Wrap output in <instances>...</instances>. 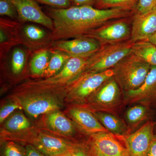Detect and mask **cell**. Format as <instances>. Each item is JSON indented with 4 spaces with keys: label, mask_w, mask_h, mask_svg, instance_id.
Segmentation results:
<instances>
[{
    "label": "cell",
    "mask_w": 156,
    "mask_h": 156,
    "mask_svg": "<svg viewBox=\"0 0 156 156\" xmlns=\"http://www.w3.org/2000/svg\"><path fill=\"white\" fill-rule=\"evenodd\" d=\"M46 14L53 20L52 41L83 36L112 20L132 17L133 11L121 9H98L91 6L65 9L48 7Z\"/></svg>",
    "instance_id": "cell-1"
},
{
    "label": "cell",
    "mask_w": 156,
    "mask_h": 156,
    "mask_svg": "<svg viewBox=\"0 0 156 156\" xmlns=\"http://www.w3.org/2000/svg\"><path fill=\"white\" fill-rule=\"evenodd\" d=\"M88 59L71 57L55 75L42 80L26 81L14 89V93L43 92L65 97L70 85L85 71Z\"/></svg>",
    "instance_id": "cell-2"
},
{
    "label": "cell",
    "mask_w": 156,
    "mask_h": 156,
    "mask_svg": "<svg viewBox=\"0 0 156 156\" xmlns=\"http://www.w3.org/2000/svg\"><path fill=\"white\" fill-rule=\"evenodd\" d=\"M151 66L131 53L112 69L123 92L138 89L144 83Z\"/></svg>",
    "instance_id": "cell-3"
},
{
    "label": "cell",
    "mask_w": 156,
    "mask_h": 156,
    "mask_svg": "<svg viewBox=\"0 0 156 156\" xmlns=\"http://www.w3.org/2000/svg\"><path fill=\"white\" fill-rule=\"evenodd\" d=\"M29 130L17 134V142L25 146L31 144L46 156H59L69 152L78 142L65 139L44 130L30 133Z\"/></svg>",
    "instance_id": "cell-4"
},
{
    "label": "cell",
    "mask_w": 156,
    "mask_h": 156,
    "mask_svg": "<svg viewBox=\"0 0 156 156\" xmlns=\"http://www.w3.org/2000/svg\"><path fill=\"white\" fill-rule=\"evenodd\" d=\"M82 105L92 111L118 115L124 104V94L114 77L110 79L92 94Z\"/></svg>",
    "instance_id": "cell-5"
},
{
    "label": "cell",
    "mask_w": 156,
    "mask_h": 156,
    "mask_svg": "<svg viewBox=\"0 0 156 156\" xmlns=\"http://www.w3.org/2000/svg\"><path fill=\"white\" fill-rule=\"evenodd\" d=\"M114 75L112 69L99 73L84 72L70 85L65 96L66 100L73 104H83L101 85Z\"/></svg>",
    "instance_id": "cell-6"
},
{
    "label": "cell",
    "mask_w": 156,
    "mask_h": 156,
    "mask_svg": "<svg viewBox=\"0 0 156 156\" xmlns=\"http://www.w3.org/2000/svg\"><path fill=\"white\" fill-rule=\"evenodd\" d=\"M134 44V42L130 40L101 47L88 58L84 72L99 73L113 68L131 53Z\"/></svg>",
    "instance_id": "cell-7"
},
{
    "label": "cell",
    "mask_w": 156,
    "mask_h": 156,
    "mask_svg": "<svg viewBox=\"0 0 156 156\" xmlns=\"http://www.w3.org/2000/svg\"><path fill=\"white\" fill-rule=\"evenodd\" d=\"M83 142L89 156H130L125 136L98 132L89 135Z\"/></svg>",
    "instance_id": "cell-8"
},
{
    "label": "cell",
    "mask_w": 156,
    "mask_h": 156,
    "mask_svg": "<svg viewBox=\"0 0 156 156\" xmlns=\"http://www.w3.org/2000/svg\"><path fill=\"white\" fill-rule=\"evenodd\" d=\"M12 99L20 105L23 109L34 119L51 112L59 110L62 107L61 96L43 92L13 93Z\"/></svg>",
    "instance_id": "cell-9"
},
{
    "label": "cell",
    "mask_w": 156,
    "mask_h": 156,
    "mask_svg": "<svg viewBox=\"0 0 156 156\" xmlns=\"http://www.w3.org/2000/svg\"><path fill=\"white\" fill-rule=\"evenodd\" d=\"M132 16L109 20L84 36L95 39L101 47L129 41L131 40Z\"/></svg>",
    "instance_id": "cell-10"
},
{
    "label": "cell",
    "mask_w": 156,
    "mask_h": 156,
    "mask_svg": "<svg viewBox=\"0 0 156 156\" xmlns=\"http://www.w3.org/2000/svg\"><path fill=\"white\" fill-rule=\"evenodd\" d=\"M50 48L70 57L88 58L100 50L101 47L95 39L83 36L69 40L54 41Z\"/></svg>",
    "instance_id": "cell-11"
},
{
    "label": "cell",
    "mask_w": 156,
    "mask_h": 156,
    "mask_svg": "<svg viewBox=\"0 0 156 156\" xmlns=\"http://www.w3.org/2000/svg\"><path fill=\"white\" fill-rule=\"evenodd\" d=\"M41 123L45 131H51L52 134L71 141H79L75 138L80 130L71 119L60 110L44 115Z\"/></svg>",
    "instance_id": "cell-12"
},
{
    "label": "cell",
    "mask_w": 156,
    "mask_h": 156,
    "mask_svg": "<svg viewBox=\"0 0 156 156\" xmlns=\"http://www.w3.org/2000/svg\"><path fill=\"white\" fill-rule=\"evenodd\" d=\"M154 121L149 120L139 128L125 136L130 156H146L152 144L156 138Z\"/></svg>",
    "instance_id": "cell-13"
},
{
    "label": "cell",
    "mask_w": 156,
    "mask_h": 156,
    "mask_svg": "<svg viewBox=\"0 0 156 156\" xmlns=\"http://www.w3.org/2000/svg\"><path fill=\"white\" fill-rule=\"evenodd\" d=\"M66 113L82 134L88 136L101 132H109L89 109L82 105L73 104Z\"/></svg>",
    "instance_id": "cell-14"
},
{
    "label": "cell",
    "mask_w": 156,
    "mask_h": 156,
    "mask_svg": "<svg viewBox=\"0 0 156 156\" xmlns=\"http://www.w3.org/2000/svg\"><path fill=\"white\" fill-rule=\"evenodd\" d=\"M124 104H142L156 106V66H151L144 83L135 90L123 92Z\"/></svg>",
    "instance_id": "cell-15"
},
{
    "label": "cell",
    "mask_w": 156,
    "mask_h": 156,
    "mask_svg": "<svg viewBox=\"0 0 156 156\" xmlns=\"http://www.w3.org/2000/svg\"><path fill=\"white\" fill-rule=\"evenodd\" d=\"M17 9L19 22L39 24L53 31V20L44 13L36 0H11Z\"/></svg>",
    "instance_id": "cell-16"
},
{
    "label": "cell",
    "mask_w": 156,
    "mask_h": 156,
    "mask_svg": "<svg viewBox=\"0 0 156 156\" xmlns=\"http://www.w3.org/2000/svg\"><path fill=\"white\" fill-rule=\"evenodd\" d=\"M22 45L30 52L50 48L51 31L48 33L35 23H22L20 29Z\"/></svg>",
    "instance_id": "cell-17"
},
{
    "label": "cell",
    "mask_w": 156,
    "mask_h": 156,
    "mask_svg": "<svg viewBox=\"0 0 156 156\" xmlns=\"http://www.w3.org/2000/svg\"><path fill=\"white\" fill-rule=\"evenodd\" d=\"M22 23L12 19L0 18V58L5 59L13 47L22 45L20 29Z\"/></svg>",
    "instance_id": "cell-18"
},
{
    "label": "cell",
    "mask_w": 156,
    "mask_h": 156,
    "mask_svg": "<svg viewBox=\"0 0 156 156\" xmlns=\"http://www.w3.org/2000/svg\"><path fill=\"white\" fill-rule=\"evenodd\" d=\"M156 32V9L145 14L134 13L132 17L131 40L146 41Z\"/></svg>",
    "instance_id": "cell-19"
},
{
    "label": "cell",
    "mask_w": 156,
    "mask_h": 156,
    "mask_svg": "<svg viewBox=\"0 0 156 156\" xmlns=\"http://www.w3.org/2000/svg\"><path fill=\"white\" fill-rule=\"evenodd\" d=\"M153 108L142 104H134L126 111L125 121L128 127L129 134L137 130L140 125L149 120H152L155 115Z\"/></svg>",
    "instance_id": "cell-20"
},
{
    "label": "cell",
    "mask_w": 156,
    "mask_h": 156,
    "mask_svg": "<svg viewBox=\"0 0 156 156\" xmlns=\"http://www.w3.org/2000/svg\"><path fill=\"white\" fill-rule=\"evenodd\" d=\"M91 111L101 124L109 132L122 136L129 134L128 128L125 121L120 119L119 116L105 112Z\"/></svg>",
    "instance_id": "cell-21"
},
{
    "label": "cell",
    "mask_w": 156,
    "mask_h": 156,
    "mask_svg": "<svg viewBox=\"0 0 156 156\" xmlns=\"http://www.w3.org/2000/svg\"><path fill=\"white\" fill-rule=\"evenodd\" d=\"M51 54L50 48H44L34 52L30 62V69L33 76L42 77L48 68Z\"/></svg>",
    "instance_id": "cell-22"
},
{
    "label": "cell",
    "mask_w": 156,
    "mask_h": 156,
    "mask_svg": "<svg viewBox=\"0 0 156 156\" xmlns=\"http://www.w3.org/2000/svg\"><path fill=\"white\" fill-rule=\"evenodd\" d=\"M31 127V123L25 115L21 112H16L6 120L3 131L10 133H18L27 131Z\"/></svg>",
    "instance_id": "cell-23"
},
{
    "label": "cell",
    "mask_w": 156,
    "mask_h": 156,
    "mask_svg": "<svg viewBox=\"0 0 156 156\" xmlns=\"http://www.w3.org/2000/svg\"><path fill=\"white\" fill-rule=\"evenodd\" d=\"M131 53L139 56L151 66H156V46L147 41L135 42Z\"/></svg>",
    "instance_id": "cell-24"
},
{
    "label": "cell",
    "mask_w": 156,
    "mask_h": 156,
    "mask_svg": "<svg viewBox=\"0 0 156 156\" xmlns=\"http://www.w3.org/2000/svg\"><path fill=\"white\" fill-rule=\"evenodd\" d=\"M51 50L50 61L48 68L42 76L44 78L50 77L59 72L71 57L62 52L53 50L51 48Z\"/></svg>",
    "instance_id": "cell-25"
},
{
    "label": "cell",
    "mask_w": 156,
    "mask_h": 156,
    "mask_svg": "<svg viewBox=\"0 0 156 156\" xmlns=\"http://www.w3.org/2000/svg\"><path fill=\"white\" fill-rule=\"evenodd\" d=\"M28 50L20 48H14L11 58V71L15 76L19 75L25 68L28 58Z\"/></svg>",
    "instance_id": "cell-26"
},
{
    "label": "cell",
    "mask_w": 156,
    "mask_h": 156,
    "mask_svg": "<svg viewBox=\"0 0 156 156\" xmlns=\"http://www.w3.org/2000/svg\"><path fill=\"white\" fill-rule=\"evenodd\" d=\"M138 0H97L95 8L98 9H121L135 12Z\"/></svg>",
    "instance_id": "cell-27"
},
{
    "label": "cell",
    "mask_w": 156,
    "mask_h": 156,
    "mask_svg": "<svg viewBox=\"0 0 156 156\" xmlns=\"http://www.w3.org/2000/svg\"><path fill=\"white\" fill-rule=\"evenodd\" d=\"M1 156H26L25 147L12 141L1 142Z\"/></svg>",
    "instance_id": "cell-28"
},
{
    "label": "cell",
    "mask_w": 156,
    "mask_h": 156,
    "mask_svg": "<svg viewBox=\"0 0 156 156\" xmlns=\"http://www.w3.org/2000/svg\"><path fill=\"white\" fill-rule=\"evenodd\" d=\"M0 15L19 22L17 9L11 0H0Z\"/></svg>",
    "instance_id": "cell-29"
},
{
    "label": "cell",
    "mask_w": 156,
    "mask_h": 156,
    "mask_svg": "<svg viewBox=\"0 0 156 156\" xmlns=\"http://www.w3.org/2000/svg\"><path fill=\"white\" fill-rule=\"evenodd\" d=\"M7 104L2 106L0 111V123L4 122L16 110L23 109L20 105L16 101Z\"/></svg>",
    "instance_id": "cell-30"
},
{
    "label": "cell",
    "mask_w": 156,
    "mask_h": 156,
    "mask_svg": "<svg viewBox=\"0 0 156 156\" xmlns=\"http://www.w3.org/2000/svg\"><path fill=\"white\" fill-rule=\"evenodd\" d=\"M156 9V0H138L134 13L145 14Z\"/></svg>",
    "instance_id": "cell-31"
},
{
    "label": "cell",
    "mask_w": 156,
    "mask_h": 156,
    "mask_svg": "<svg viewBox=\"0 0 156 156\" xmlns=\"http://www.w3.org/2000/svg\"><path fill=\"white\" fill-rule=\"evenodd\" d=\"M37 2L46 5L51 8L65 9L71 7L70 0H36Z\"/></svg>",
    "instance_id": "cell-32"
},
{
    "label": "cell",
    "mask_w": 156,
    "mask_h": 156,
    "mask_svg": "<svg viewBox=\"0 0 156 156\" xmlns=\"http://www.w3.org/2000/svg\"><path fill=\"white\" fill-rule=\"evenodd\" d=\"M71 152L73 156H89L83 141L76 142Z\"/></svg>",
    "instance_id": "cell-33"
},
{
    "label": "cell",
    "mask_w": 156,
    "mask_h": 156,
    "mask_svg": "<svg viewBox=\"0 0 156 156\" xmlns=\"http://www.w3.org/2000/svg\"><path fill=\"white\" fill-rule=\"evenodd\" d=\"M26 156H46L31 144L25 146Z\"/></svg>",
    "instance_id": "cell-34"
},
{
    "label": "cell",
    "mask_w": 156,
    "mask_h": 156,
    "mask_svg": "<svg viewBox=\"0 0 156 156\" xmlns=\"http://www.w3.org/2000/svg\"><path fill=\"white\" fill-rule=\"evenodd\" d=\"M71 6H91L95 5L97 0H70Z\"/></svg>",
    "instance_id": "cell-35"
},
{
    "label": "cell",
    "mask_w": 156,
    "mask_h": 156,
    "mask_svg": "<svg viewBox=\"0 0 156 156\" xmlns=\"http://www.w3.org/2000/svg\"><path fill=\"white\" fill-rule=\"evenodd\" d=\"M146 156H156V138L152 144Z\"/></svg>",
    "instance_id": "cell-36"
},
{
    "label": "cell",
    "mask_w": 156,
    "mask_h": 156,
    "mask_svg": "<svg viewBox=\"0 0 156 156\" xmlns=\"http://www.w3.org/2000/svg\"><path fill=\"white\" fill-rule=\"evenodd\" d=\"M145 41H147L151 43V44L156 46V32L149 38L148 39Z\"/></svg>",
    "instance_id": "cell-37"
},
{
    "label": "cell",
    "mask_w": 156,
    "mask_h": 156,
    "mask_svg": "<svg viewBox=\"0 0 156 156\" xmlns=\"http://www.w3.org/2000/svg\"><path fill=\"white\" fill-rule=\"evenodd\" d=\"M155 120H154V132L155 135L156 136V106L155 107Z\"/></svg>",
    "instance_id": "cell-38"
},
{
    "label": "cell",
    "mask_w": 156,
    "mask_h": 156,
    "mask_svg": "<svg viewBox=\"0 0 156 156\" xmlns=\"http://www.w3.org/2000/svg\"><path fill=\"white\" fill-rule=\"evenodd\" d=\"M71 151L59 156H73L72 154Z\"/></svg>",
    "instance_id": "cell-39"
}]
</instances>
